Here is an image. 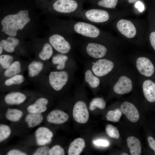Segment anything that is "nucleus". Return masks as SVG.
Returning <instances> with one entry per match:
<instances>
[{"label": "nucleus", "instance_id": "obj_1", "mask_svg": "<svg viewBox=\"0 0 155 155\" xmlns=\"http://www.w3.org/2000/svg\"><path fill=\"white\" fill-rule=\"evenodd\" d=\"M36 12L27 8L4 10L0 12V36L21 39L35 36L39 29Z\"/></svg>", "mask_w": 155, "mask_h": 155}, {"label": "nucleus", "instance_id": "obj_2", "mask_svg": "<svg viewBox=\"0 0 155 155\" xmlns=\"http://www.w3.org/2000/svg\"><path fill=\"white\" fill-rule=\"evenodd\" d=\"M85 0H57L52 1L47 10L51 14L78 17L83 10Z\"/></svg>", "mask_w": 155, "mask_h": 155}, {"label": "nucleus", "instance_id": "obj_3", "mask_svg": "<svg viewBox=\"0 0 155 155\" xmlns=\"http://www.w3.org/2000/svg\"><path fill=\"white\" fill-rule=\"evenodd\" d=\"M67 34L59 31L51 30L47 40L53 49L59 53L67 54L71 51L70 42L66 37Z\"/></svg>", "mask_w": 155, "mask_h": 155}, {"label": "nucleus", "instance_id": "obj_4", "mask_svg": "<svg viewBox=\"0 0 155 155\" xmlns=\"http://www.w3.org/2000/svg\"><path fill=\"white\" fill-rule=\"evenodd\" d=\"M78 18L92 24H99L107 22L109 19L110 15L105 10L92 8L83 9Z\"/></svg>", "mask_w": 155, "mask_h": 155}, {"label": "nucleus", "instance_id": "obj_5", "mask_svg": "<svg viewBox=\"0 0 155 155\" xmlns=\"http://www.w3.org/2000/svg\"><path fill=\"white\" fill-rule=\"evenodd\" d=\"M69 77L68 73L66 71H52L49 76V83L54 90L60 91L67 83Z\"/></svg>", "mask_w": 155, "mask_h": 155}, {"label": "nucleus", "instance_id": "obj_6", "mask_svg": "<svg viewBox=\"0 0 155 155\" xmlns=\"http://www.w3.org/2000/svg\"><path fill=\"white\" fill-rule=\"evenodd\" d=\"M113 67L114 64L112 61L106 59H101L92 63V71L97 77H102L109 73Z\"/></svg>", "mask_w": 155, "mask_h": 155}, {"label": "nucleus", "instance_id": "obj_7", "mask_svg": "<svg viewBox=\"0 0 155 155\" xmlns=\"http://www.w3.org/2000/svg\"><path fill=\"white\" fill-rule=\"evenodd\" d=\"M75 120L80 123H86L88 121L89 113L86 104L82 101H77L75 104L73 111Z\"/></svg>", "mask_w": 155, "mask_h": 155}, {"label": "nucleus", "instance_id": "obj_8", "mask_svg": "<svg viewBox=\"0 0 155 155\" xmlns=\"http://www.w3.org/2000/svg\"><path fill=\"white\" fill-rule=\"evenodd\" d=\"M85 51L89 56L95 59H99L105 55L107 49L103 45L91 41L86 44Z\"/></svg>", "mask_w": 155, "mask_h": 155}, {"label": "nucleus", "instance_id": "obj_9", "mask_svg": "<svg viewBox=\"0 0 155 155\" xmlns=\"http://www.w3.org/2000/svg\"><path fill=\"white\" fill-rule=\"evenodd\" d=\"M53 136L52 132L49 128L44 127L38 128L35 132L36 142L39 146H45L50 143Z\"/></svg>", "mask_w": 155, "mask_h": 155}, {"label": "nucleus", "instance_id": "obj_10", "mask_svg": "<svg viewBox=\"0 0 155 155\" xmlns=\"http://www.w3.org/2000/svg\"><path fill=\"white\" fill-rule=\"evenodd\" d=\"M0 46L3 51L11 53L15 51L22 39L10 36H0Z\"/></svg>", "mask_w": 155, "mask_h": 155}, {"label": "nucleus", "instance_id": "obj_11", "mask_svg": "<svg viewBox=\"0 0 155 155\" xmlns=\"http://www.w3.org/2000/svg\"><path fill=\"white\" fill-rule=\"evenodd\" d=\"M136 64L137 69L142 75L149 77L153 74L154 70V66L148 58L140 57L137 59Z\"/></svg>", "mask_w": 155, "mask_h": 155}, {"label": "nucleus", "instance_id": "obj_12", "mask_svg": "<svg viewBox=\"0 0 155 155\" xmlns=\"http://www.w3.org/2000/svg\"><path fill=\"white\" fill-rule=\"evenodd\" d=\"M132 88L131 80L124 76L120 77L118 81L114 85L113 90L116 93L123 94L129 93Z\"/></svg>", "mask_w": 155, "mask_h": 155}, {"label": "nucleus", "instance_id": "obj_13", "mask_svg": "<svg viewBox=\"0 0 155 155\" xmlns=\"http://www.w3.org/2000/svg\"><path fill=\"white\" fill-rule=\"evenodd\" d=\"M117 28L121 34L129 38L133 37L136 35V29L130 21L125 19L119 20L117 24Z\"/></svg>", "mask_w": 155, "mask_h": 155}, {"label": "nucleus", "instance_id": "obj_14", "mask_svg": "<svg viewBox=\"0 0 155 155\" xmlns=\"http://www.w3.org/2000/svg\"><path fill=\"white\" fill-rule=\"evenodd\" d=\"M121 112L130 121L135 123L137 122L140 118L139 112L132 103L125 101L121 106Z\"/></svg>", "mask_w": 155, "mask_h": 155}, {"label": "nucleus", "instance_id": "obj_15", "mask_svg": "<svg viewBox=\"0 0 155 155\" xmlns=\"http://www.w3.org/2000/svg\"><path fill=\"white\" fill-rule=\"evenodd\" d=\"M69 116L65 112L59 110H55L50 112L46 117L49 123L55 124H61L68 121Z\"/></svg>", "mask_w": 155, "mask_h": 155}, {"label": "nucleus", "instance_id": "obj_16", "mask_svg": "<svg viewBox=\"0 0 155 155\" xmlns=\"http://www.w3.org/2000/svg\"><path fill=\"white\" fill-rule=\"evenodd\" d=\"M48 100L46 98L41 97L37 99L33 104L29 105L27 110L29 113H42L47 110L46 106Z\"/></svg>", "mask_w": 155, "mask_h": 155}, {"label": "nucleus", "instance_id": "obj_17", "mask_svg": "<svg viewBox=\"0 0 155 155\" xmlns=\"http://www.w3.org/2000/svg\"><path fill=\"white\" fill-rule=\"evenodd\" d=\"M26 96L18 92H12L7 94L4 98L5 102L9 105H18L24 102L26 99Z\"/></svg>", "mask_w": 155, "mask_h": 155}, {"label": "nucleus", "instance_id": "obj_18", "mask_svg": "<svg viewBox=\"0 0 155 155\" xmlns=\"http://www.w3.org/2000/svg\"><path fill=\"white\" fill-rule=\"evenodd\" d=\"M143 92L147 100L150 102L155 101V83L150 80H145L142 85Z\"/></svg>", "mask_w": 155, "mask_h": 155}, {"label": "nucleus", "instance_id": "obj_19", "mask_svg": "<svg viewBox=\"0 0 155 155\" xmlns=\"http://www.w3.org/2000/svg\"><path fill=\"white\" fill-rule=\"evenodd\" d=\"M85 146V142L83 139L81 138L75 139L70 145L68 150V154L80 155Z\"/></svg>", "mask_w": 155, "mask_h": 155}, {"label": "nucleus", "instance_id": "obj_20", "mask_svg": "<svg viewBox=\"0 0 155 155\" xmlns=\"http://www.w3.org/2000/svg\"><path fill=\"white\" fill-rule=\"evenodd\" d=\"M127 144L131 155H140L141 153L142 147L139 139L130 136L127 139Z\"/></svg>", "mask_w": 155, "mask_h": 155}, {"label": "nucleus", "instance_id": "obj_21", "mask_svg": "<svg viewBox=\"0 0 155 155\" xmlns=\"http://www.w3.org/2000/svg\"><path fill=\"white\" fill-rule=\"evenodd\" d=\"M53 48L47 40L44 43L38 53V56L42 60L44 61L50 59L53 53Z\"/></svg>", "mask_w": 155, "mask_h": 155}, {"label": "nucleus", "instance_id": "obj_22", "mask_svg": "<svg viewBox=\"0 0 155 155\" xmlns=\"http://www.w3.org/2000/svg\"><path fill=\"white\" fill-rule=\"evenodd\" d=\"M43 118L41 113H29L26 116L25 121L29 128H33L39 125Z\"/></svg>", "mask_w": 155, "mask_h": 155}, {"label": "nucleus", "instance_id": "obj_23", "mask_svg": "<svg viewBox=\"0 0 155 155\" xmlns=\"http://www.w3.org/2000/svg\"><path fill=\"white\" fill-rule=\"evenodd\" d=\"M66 54L59 53L52 57V63L57 65L56 68L57 70H61L65 68L66 63L68 59V57Z\"/></svg>", "mask_w": 155, "mask_h": 155}, {"label": "nucleus", "instance_id": "obj_24", "mask_svg": "<svg viewBox=\"0 0 155 155\" xmlns=\"http://www.w3.org/2000/svg\"><path fill=\"white\" fill-rule=\"evenodd\" d=\"M43 67V63L40 61H34L32 62L28 66V75L31 77L37 76L42 71Z\"/></svg>", "mask_w": 155, "mask_h": 155}, {"label": "nucleus", "instance_id": "obj_25", "mask_svg": "<svg viewBox=\"0 0 155 155\" xmlns=\"http://www.w3.org/2000/svg\"><path fill=\"white\" fill-rule=\"evenodd\" d=\"M93 6L102 7L113 9L117 4L118 0H85Z\"/></svg>", "mask_w": 155, "mask_h": 155}, {"label": "nucleus", "instance_id": "obj_26", "mask_svg": "<svg viewBox=\"0 0 155 155\" xmlns=\"http://www.w3.org/2000/svg\"><path fill=\"white\" fill-rule=\"evenodd\" d=\"M21 71V63L19 61L13 62L10 66L4 72V75L5 77L9 78L19 74Z\"/></svg>", "mask_w": 155, "mask_h": 155}, {"label": "nucleus", "instance_id": "obj_27", "mask_svg": "<svg viewBox=\"0 0 155 155\" xmlns=\"http://www.w3.org/2000/svg\"><path fill=\"white\" fill-rule=\"evenodd\" d=\"M84 80L89 86L92 88H96L100 84L99 78L95 75L92 71L87 70L84 74Z\"/></svg>", "mask_w": 155, "mask_h": 155}, {"label": "nucleus", "instance_id": "obj_28", "mask_svg": "<svg viewBox=\"0 0 155 155\" xmlns=\"http://www.w3.org/2000/svg\"><path fill=\"white\" fill-rule=\"evenodd\" d=\"M23 112L21 110L15 108H8L5 113L6 119L12 122L19 121L22 117Z\"/></svg>", "mask_w": 155, "mask_h": 155}, {"label": "nucleus", "instance_id": "obj_29", "mask_svg": "<svg viewBox=\"0 0 155 155\" xmlns=\"http://www.w3.org/2000/svg\"><path fill=\"white\" fill-rule=\"evenodd\" d=\"M24 80V76L19 74L9 78L5 81L4 84L8 86L13 85H20L23 83Z\"/></svg>", "mask_w": 155, "mask_h": 155}, {"label": "nucleus", "instance_id": "obj_30", "mask_svg": "<svg viewBox=\"0 0 155 155\" xmlns=\"http://www.w3.org/2000/svg\"><path fill=\"white\" fill-rule=\"evenodd\" d=\"M106 105V102L103 98H94L90 102L89 108L91 111L94 110L97 108L103 109L105 107Z\"/></svg>", "mask_w": 155, "mask_h": 155}, {"label": "nucleus", "instance_id": "obj_31", "mask_svg": "<svg viewBox=\"0 0 155 155\" xmlns=\"http://www.w3.org/2000/svg\"><path fill=\"white\" fill-rule=\"evenodd\" d=\"M13 57L8 54H1L0 56V64L1 67L6 69L13 62Z\"/></svg>", "mask_w": 155, "mask_h": 155}, {"label": "nucleus", "instance_id": "obj_32", "mask_svg": "<svg viewBox=\"0 0 155 155\" xmlns=\"http://www.w3.org/2000/svg\"><path fill=\"white\" fill-rule=\"evenodd\" d=\"M121 111L119 109L108 111L106 116L107 120L114 122L118 121L122 115Z\"/></svg>", "mask_w": 155, "mask_h": 155}, {"label": "nucleus", "instance_id": "obj_33", "mask_svg": "<svg viewBox=\"0 0 155 155\" xmlns=\"http://www.w3.org/2000/svg\"><path fill=\"white\" fill-rule=\"evenodd\" d=\"M11 130L8 125L1 124L0 125V142H2L6 139L11 134Z\"/></svg>", "mask_w": 155, "mask_h": 155}, {"label": "nucleus", "instance_id": "obj_34", "mask_svg": "<svg viewBox=\"0 0 155 155\" xmlns=\"http://www.w3.org/2000/svg\"><path fill=\"white\" fill-rule=\"evenodd\" d=\"M106 131L107 135L111 137L118 139L119 133L117 128L111 124L107 125L106 127Z\"/></svg>", "mask_w": 155, "mask_h": 155}, {"label": "nucleus", "instance_id": "obj_35", "mask_svg": "<svg viewBox=\"0 0 155 155\" xmlns=\"http://www.w3.org/2000/svg\"><path fill=\"white\" fill-rule=\"evenodd\" d=\"M65 154L64 149L59 145H56L49 149V155H64Z\"/></svg>", "mask_w": 155, "mask_h": 155}, {"label": "nucleus", "instance_id": "obj_36", "mask_svg": "<svg viewBox=\"0 0 155 155\" xmlns=\"http://www.w3.org/2000/svg\"><path fill=\"white\" fill-rule=\"evenodd\" d=\"M49 147L43 146L38 148L33 154L34 155H47L49 154Z\"/></svg>", "mask_w": 155, "mask_h": 155}, {"label": "nucleus", "instance_id": "obj_37", "mask_svg": "<svg viewBox=\"0 0 155 155\" xmlns=\"http://www.w3.org/2000/svg\"><path fill=\"white\" fill-rule=\"evenodd\" d=\"M93 143L96 145L99 146H107L109 145L108 141L106 140L99 139L94 141Z\"/></svg>", "mask_w": 155, "mask_h": 155}, {"label": "nucleus", "instance_id": "obj_38", "mask_svg": "<svg viewBox=\"0 0 155 155\" xmlns=\"http://www.w3.org/2000/svg\"><path fill=\"white\" fill-rule=\"evenodd\" d=\"M27 154L19 150L12 149L9 151L7 153L8 155H26Z\"/></svg>", "mask_w": 155, "mask_h": 155}, {"label": "nucleus", "instance_id": "obj_39", "mask_svg": "<svg viewBox=\"0 0 155 155\" xmlns=\"http://www.w3.org/2000/svg\"><path fill=\"white\" fill-rule=\"evenodd\" d=\"M135 6L140 12H143L144 10V6L143 3L141 1H137L135 4Z\"/></svg>", "mask_w": 155, "mask_h": 155}, {"label": "nucleus", "instance_id": "obj_40", "mask_svg": "<svg viewBox=\"0 0 155 155\" xmlns=\"http://www.w3.org/2000/svg\"><path fill=\"white\" fill-rule=\"evenodd\" d=\"M148 141L150 147L155 152V140L152 137L149 136L148 138Z\"/></svg>", "mask_w": 155, "mask_h": 155}, {"label": "nucleus", "instance_id": "obj_41", "mask_svg": "<svg viewBox=\"0 0 155 155\" xmlns=\"http://www.w3.org/2000/svg\"><path fill=\"white\" fill-rule=\"evenodd\" d=\"M150 40L152 46L155 50V32L151 33L150 36Z\"/></svg>", "mask_w": 155, "mask_h": 155}, {"label": "nucleus", "instance_id": "obj_42", "mask_svg": "<svg viewBox=\"0 0 155 155\" xmlns=\"http://www.w3.org/2000/svg\"><path fill=\"white\" fill-rule=\"evenodd\" d=\"M130 3H133L135 2L137 0H127Z\"/></svg>", "mask_w": 155, "mask_h": 155}, {"label": "nucleus", "instance_id": "obj_43", "mask_svg": "<svg viewBox=\"0 0 155 155\" xmlns=\"http://www.w3.org/2000/svg\"><path fill=\"white\" fill-rule=\"evenodd\" d=\"M3 51V48L1 47L0 46V55L2 54Z\"/></svg>", "mask_w": 155, "mask_h": 155}, {"label": "nucleus", "instance_id": "obj_44", "mask_svg": "<svg viewBox=\"0 0 155 155\" xmlns=\"http://www.w3.org/2000/svg\"><path fill=\"white\" fill-rule=\"evenodd\" d=\"M121 155H128V154L125 153H123Z\"/></svg>", "mask_w": 155, "mask_h": 155}, {"label": "nucleus", "instance_id": "obj_45", "mask_svg": "<svg viewBox=\"0 0 155 155\" xmlns=\"http://www.w3.org/2000/svg\"><path fill=\"white\" fill-rule=\"evenodd\" d=\"M52 1H55V0H51Z\"/></svg>", "mask_w": 155, "mask_h": 155}]
</instances>
